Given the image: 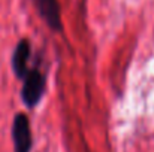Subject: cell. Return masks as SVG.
Segmentation results:
<instances>
[{
  "instance_id": "cell-3",
  "label": "cell",
  "mask_w": 154,
  "mask_h": 152,
  "mask_svg": "<svg viewBox=\"0 0 154 152\" xmlns=\"http://www.w3.org/2000/svg\"><path fill=\"white\" fill-rule=\"evenodd\" d=\"M38 13L45 21V24L54 30L61 31V13H60V4L57 0H33Z\"/></svg>"
},
{
  "instance_id": "cell-1",
  "label": "cell",
  "mask_w": 154,
  "mask_h": 152,
  "mask_svg": "<svg viewBox=\"0 0 154 152\" xmlns=\"http://www.w3.org/2000/svg\"><path fill=\"white\" fill-rule=\"evenodd\" d=\"M47 79L41 73L38 67H33L27 72V75L23 79V88H21V99L27 107H35L44 96Z\"/></svg>"
},
{
  "instance_id": "cell-4",
  "label": "cell",
  "mask_w": 154,
  "mask_h": 152,
  "mask_svg": "<svg viewBox=\"0 0 154 152\" xmlns=\"http://www.w3.org/2000/svg\"><path fill=\"white\" fill-rule=\"evenodd\" d=\"M30 52H32V46H30V40L29 39H21L12 54V69L14 73L18 79H24V76L29 72V58H30Z\"/></svg>"
},
{
  "instance_id": "cell-2",
  "label": "cell",
  "mask_w": 154,
  "mask_h": 152,
  "mask_svg": "<svg viewBox=\"0 0 154 152\" xmlns=\"http://www.w3.org/2000/svg\"><path fill=\"white\" fill-rule=\"evenodd\" d=\"M14 152H30L32 149V128L26 113H17L12 122Z\"/></svg>"
}]
</instances>
